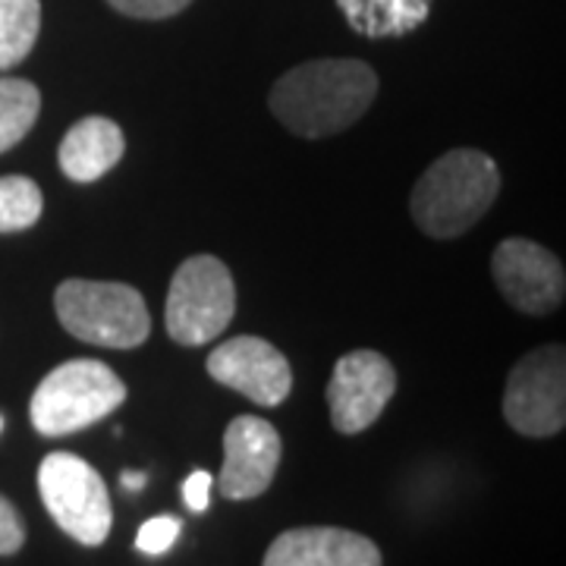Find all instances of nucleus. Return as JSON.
Wrapping results in <instances>:
<instances>
[{
	"mask_svg": "<svg viewBox=\"0 0 566 566\" xmlns=\"http://www.w3.org/2000/svg\"><path fill=\"white\" fill-rule=\"evenodd\" d=\"M211 485H214V479H211V472H192L189 479H186V485H182V501L186 506L192 510V513H205L208 510V501H211Z\"/></svg>",
	"mask_w": 566,
	"mask_h": 566,
	"instance_id": "412c9836",
	"label": "nucleus"
},
{
	"mask_svg": "<svg viewBox=\"0 0 566 566\" xmlns=\"http://www.w3.org/2000/svg\"><path fill=\"white\" fill-rule=\"evenodd\" d=\"M44 211L39 182L29 177H0V233L35 227Z\"/></svg>",
	"mask_w": 566,
	"mask_h": 566,
	"instance_id": "f3484780",
	"label": "nucleus"
},
{
	"mask_svg": "<svg viewBox=\"0 0 566 566\" xmlns=\"http://www.w3.org/2000/svg\"><path fill=\"white\" fill-rule=\"evenodd\" d=\"M123 148L126 142L117 123L107 117H82L63 136L57 161L63 177H70L73 182H95L120 161Z\"/></svg>",
	"mask_w": 566,
	"mask_h": 566,
	"instance_id": "ddd939ff",
	"label": "nucleus"
},
{
	"mask_svg": "<svg viewBox=\"0 0 566 566\" xmlns=\"http://www.w3.org/2000/svg\"><path fill=\"white\" fill-rule=\"evenodd\" d=\"M337 7L363 39H403L431 13V0H337Z\"/></svg>",
	"mask_w": 566,
	"mask_h": 566,
	"instance_id": "4468645a",
	"label": "nucleus"
},
{
	"mask_svg": "<svg viewBox=\"0 0 566 566\" xmlns=\"http://www.w3.org/2000/svg\"><path fill=\"white\" fill-rule=\"evenodd\" d=\"M107 3L133 20H167L182 13L192 0H107Z\"/></svg>",
	"mask_w": 566,
	"mask_h": 566,
	"instance_id": "6ab92c4d",
	"label": "nucleus"
},
{
	"mask_svg": "<svg viewBox=\"0 0 566 566\" xmlns=\"http://www.w3.org/2000/svg\"><path fill=\"white\" fill-rule=\"evenodd\" d=\"M126 403V385L98 359H70L41 378L32 394L29 419L44 438H66L102 422Z\"/></svg>",
	"mask_w": 566,
	"mask_h": 566,
	"instance_id": "7ed1b4c3",
	"label": "nucleus"
},
{
	"mask_svg": "<svg viewBox=\"0 0 566 566\" xmlns=\"http://www.w3.org/2000/svg\"><path fill=\"white\" fill-rule=\"evenodd\" d=\"M208 375L259 406H281L293 390V368L262 337H233L208 356Z\"/></svg>",
	"mask_w": 566,
	"mask_h": 566,
	"instance_id": "9d476101",
	"label": "nucleus"
},
{
	"mask_svg": "<svg viewBox=\"0 0 566 566\" xmlns=\"http://www.w3.org/2000/svg\"><path fill=\"white\" fill-rule=\"evenodd\" d=\"M120 482L126 491H142V488H145V482H148V475H145V472H123Z\"/></svg>",
	"mask_w": 566,
	"mask_h": 566,
	"instance_id": "4be33fe9",
	"label": "nucleus"
},
{
	"mask_svg": "<svg viewBox=\"0 0 566 566\" xmlns=\"http://www.w3.org/2000/svg\"><path fill=\"white\" fill-rule=\"evenodd\" d=\"M39 491L51 520L85 547L107 542L114 510L104 479L76 453H48L39 465Z\"/></svg>",
	"mask_w": 566,
	"mask_h": 566,
	"instance_id": "423d86ee",
	"label": "nucleus"
},
{
	"mask_svg": "<svg viewBox=\"0 0 566 566\" xmlns=\"http://www.w3.org/2000/svg\"><path fill=\"white\" fill-rule=\"evenodd\" d=\"M491 274L506 303L526 315H547L564 303V262L545 245L510 237L494 249Z\"/></svg>",
	"mask_w": 566,
	"mask_h": 566,
	"instance_id": "1a4fd4ad",
	"label": "nucleus"
},
{
	"mask_svg": "<svg viewBox=\"0 0 566 566\" xmlns=\"http://www.w3.org/2000/svg\"><path fill=\"white\" fill-rule=\"evenodd\" d=\"M63 331L104 349H133L151 334L148 305L136 286L117 281H63L54 293Z\"/></svg>",
	"mask_w": 566,
	"mask_h": 566,
	"instance_id": "20e7f679",
	"label": "nucleus"
},
{
	"mask_svg": "<svg viewBox=\"0 0 566 566\" xmlns=\"http://www.w3.org/2000/svg\"><path fill=\"white\" fill-rule=\"evenodd\" d=\"M233 312L237 286L221 259L192 255L177 268L164 308V324L174 344H211L233 322Z\"/></svg>",
	"mask_w": 566,
	"mask_h": 566,
	"instance_id": "39448f33",
	"label": "nucleus"
},
{
	"mask_svg": "<svg viewBox=\"0 0 566 566\" xmlns=\"http://www.w3.org/2000/svg\"><path fill=\"white\" fill-rule=\"evenodd\" d=\"M281 434L259 416H237L223 431V465L218 488L227 501H252L264 494L281 465Z\"/></svg>",
	"mask_w": 566,
	"mask_h": 566,
	"instance_id": "9b49d317",
	"label": "nucleus"
},
{
	"mask_svg": "<svg viewBox=\"0 0 566 566\" xmlns=\"http://www.w3.org/2000/svg\"><path fill=\"white\" fill-rule=\"evenodd\" d=\"M0 428H3V419H0Z\"/></svg>",
	"mask_w": 566,
	"mask_h": 566,
	"instance_id": "5701e85b",
	"label": "nucleus"
},
{
	"mask_svg": "<svg viewBox=\"0 0 566 566\" xmlns=\"http://www.w3.org/2000/svg\"><path fill=\"white\" fill-rule=\"evenodd\" d=\"M41 114V92L29 80H0V155L25 139Z\"/></svg>",
	"mask_w": 566,
	"mask_h": 566,
	"instance_id": "dca6fc26",
	"label": "nucleus"
},
{
	"mask_svg": "<svg viewBox=\"0 0 566 566\" xmlns=\"http://www.w3.org/2000/svg\"><path fill=\"white\" fill-rule=\"evenodd\" d=\"M501 192V170L491 155L479 148L447 151L424 170L409 211L419 230L434 240H457L482 221Z\"/></svg>",
	"mask_w": 566,
	"mask_h": 566,
	"instance_id": "f03ea898",
	"label": "nucleus"
},
{
	"mask_svg": "<svg viewBox=\"0 0 566 566\" xmlns=\"http://www.w3.org/2000/svg\"><path fill=\"white\" fill-rule=\"evenodd\" d=\"M180 528L182 523L177 516H155V520L142 523L139 535H136V547H139L142 554H151V557L167 554L170 547L177 545Z\"/></svg>",
	"mask_w": 566,
	"mask_h": 566,
	"instance_id": "a211bd4d",
	"label": "nucleus"
},
{
	"mask_svg": "<svg viewBox=\"0 0 566 566\" xmlns=\"http://www.w3.org/2000/svg\"><path fill=\"white\" fill-rule=\"evenodd\" d=\"M504 419L526 438H551L566 424V353L560 344L526 353L504 390Z\"/></svg>",
	"mask_w": 566,
	"mask_h": 566,
	"instance_id": "0eeeda50",
	"label": "nucleus"
},
{
	"mask_svg": "<svg viewBox=\"0 0 566 566\" xmlns=\"http://www.w3.org/2000/svg\"><path fill=\"white\" fill-rule=\"evenodd\" d=\"M262 566H381V551L349 528H290L271 542Z\"/></svg>",
	"mask_w": 566,
	"mask_h": 566,
	"instance_id": "f8f14e48",
	"label": "nucleus"
},
{
	"mask_svg": "<svg viewBox=\"0 0 566 566\" xmlns=\"http://www.w3.org/2000/svg\"><path fill=\"white\" fill-rule=\"evenodd\" d=\"M25 545V526L17 506L0 494V557H13Z\"/></svg>",
	"mask_w": 566,
	"mask_h": 566,
	"instance_id": "aec40b11",
	"label": "nucleus"
},
{
	"mask_svg": "<svg viewBox=\"0 0 566 566\" xmlns=\"http://www.w3.org/2000/svg\"><path fill=\"white\" fill-rule=\"evenodd\" d=\"M41 32V0H0V70L22 63Z\"/></svg>",
	"mask_w": 566,
	"mask_h": 566,
	"instance_id": "2eb2a0df",
	"label": "nucleus"
},
{
	"mask_svg": "<svg viewBox=\"0 0 566 566\" xmlns=\"http://www.w3.org/2000/svg\"><path fill=\"white\" fill-rule=\"evenodd\" d=\"M397 394V368L375 349L346 353L334 365L327 381L331 422L340 434H359L381 419L385 406Z\"/></svg>",
	"mask_w": 566,
	"mask_h": 566,
	"instance_id": "6e6552de",
	"label": "nucleus"
},
{
	"mask_svg": "<svg viewBox=\"0 0 566 566\" xmlns=\"http://www.w3.org/2000/svg\"><path fill=\"white\" fill-rule=\"evenodd\" d=\"M378 98V73L363 61H308L274 82L268 107L277 120L303 136L324 139L344 133Z\"/></svg>",
	"mask_w": 566,
	"mask_h": 566,
	"instance_id": "f257e3e1",
	"label": "nucleus"
}]
</instances>
